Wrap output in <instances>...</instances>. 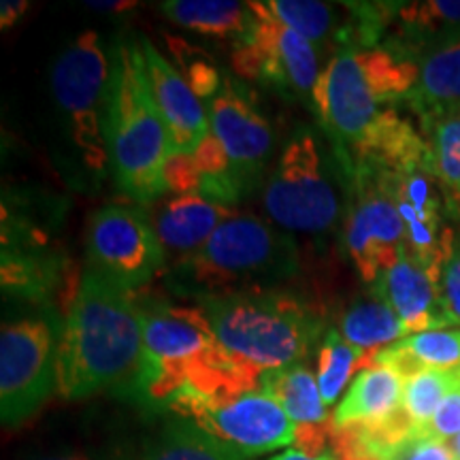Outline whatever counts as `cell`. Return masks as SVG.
<instances>
[{
  "instance_id": "obj_1",
  "label": "cell",
  "mask_w": 460,
  "mask_h": 460,
  "mask_svg": "<svg viewBox=\"0 0 460 460\" xmlns=\"http://www.w3.org/2000/svg\"><path fill=\"white\" fill-rule=\"evenodd\" d=\"M143 324V352L130 393L166 405L181 390L224 399L258 390L261 379L239 367L200 307L135 295Z\"/></svg>"
},
{
  "instance_id": "obj_2",
  "label": "cell",
  "mask_w": 460,
  "mask_h": 460,
  "mask_svg": "<svg viewBox=\"0 0 460 460\" xmlns=\"http://www.w3.org/2000/svg\"><path fill=\"white\" fill-rule=\"evenodd\" d=\"M132 295L88 269L75 288L58 339L56 393L75 401L132 384L143 352Z\"/></svg>"
},
{
  "instance_id": "obj_3",
  "label": "cell",
  "mask_w": 460,
  "mask_h": 460,
  "mask_svg": "<svg viewBox=\"0 0 460 460\" xmlns=\"http://www.w3.org/2000/svg\"><path fill=\"white\" fill-rule=\"evenodd\" d=\"M298 271L295 239L256 216L233 214L192 254L175 262L169 288L186 298L275 290Z\"/></svg>"
},
{
  "instance_id": "obj_4",
  "label": "cell",
  "mask_w": 460,
  "mask_h": 460,
  "mask_svg": "<svg viewBox=\"0 0 460 460\" xmlns=\"http://www.w3.org/2000/svg\"><path fill=\"white\" fill-rule=\"evenodd\" d=\"M107 146L115 183L139 203L169 192L166 160L172 154L166 124L149 88L139 43H122L109 84Z\"/></svg>"
},
{
  "instance_id": "obj_5",
  "label": "cell",
  "mask_w": 460,
  "mask_h": 460,
  "mask_svg": "<svg viewBox=\"0 0 460 460\" xmlns=\"http://www.w3.org/2000/svg\"><path fill=\"white\" fill-rule=\"evenodd\" d=\"M199 305L226 354L258 379L298 365L322 331V320L307 305L278 288L211 296Z\"/></svg>"
},
{
  "instance_id": "obj_6",
  "label": "cell",
  "mask_w": 460,
  "mask_h": 460,
  "mask_svg": "<svg viewBox=\"0 0 460 460\" xmlns=\"http://www.w3.org/2000/svg\"><path fill=\"white\" fill-rule=\"evenodd\" d=\"M420 66L393 49L348 48L337 54L315 82L312 102L322 126L348 152L396 101L410 96Z\"/></svg>"
},
{
  "instance_id": "obj_7",
  "label": "cell",
  "mask_w": 460,
  "mask_h": 460,
  "mask_svg": "<svg viewBox=\"0 0 460 460\" xmlns=\"http://www.w3.org/2000/svg\"><path fill=\"white\" fill-rule=\"evenodd\" d=\"M109 58L99 32L84 31L66 45L51 68V92L60 107L77 149L90 172L107 169V107H109Z\"/></svg>"
},
{
  "instance_id": "obj_8",
  "label": "cell",
  "mask_w": 460,
  "mask_h": 460,
  "mask_svg": "<svg viewBox=\"0 0 460 460\" xmlns=\"http://www.w3.org/2000/svg\"><path fill=\"white\" fill-rule=\"evenodd\" d=\"M169 407L211 437L234 460L256 458L295 444L296 424L262 390L209 399L186 388Z\"/></svg>"
},
{
  "instance_id": "obj_9",
  "label": "cell",
  "mask_w": 460,
  "mask_h": 460,
  "mask_svg": "<svg viewBox=\"0 0 460 460\" xmlns=\"http://www.w3.org/2000/svg\"><path fill=\"white\" fill-rule=\"evenodd\" d=\"M269 220L288 233L322 234L335 226L339 197L314 132L298 130L286 143L264 186Z\"/></svg>"
},
{
  "instance_id": "obj_10",
  "label": "cell",
  "mask_w": 460,
  "mask_h": 460,
  "mask_svg": "<svg viewBox=\"0 0 460 460\" xmlns=\"http://www.w3.org/2000/svg\"><path fill=\"white\" fill-rule=\"evenodd\" d=\"M56 324L43 315L13 320L0 332V416L4 427L26 422L56 390Z\"/></svg>"
},
{
  "instance_id": "obj_11",
  "label": "cell",
  "mask_w": 460,
  "mask_h": 460,
  "mask_svg": "<svg viewBox=\"0 0 460 460\" xmlns=\"http://www.w3.org/2000/svg\"><path fill=\"white\" fill-rule=\"evenodd\" d=\"M88 264L128 295H137L164 264V247L152 220L139 209L107 205L88 226Z\"/></svg>"
},
{
  "instance_id": "obj_12",
  "label": "cell",
  "mask_w": 460,
  "mask_h": 460,
  "mask_svg": "<svg viewBox=\"0 0 460 460\" xmlns=\"http://www.w3.org/2000/svg\"><path fill=\"white\" fill-rule=\"evenodd\" d=\"M254 24L234 43L233 71L243 79L273 85L279 92L312 99L318 82V54L312 41L269 15L264 3H250Z\"/></svg>"
},
{
  "instance_id": "obj_13",
  "label": "cell",
  "mask_w": 460,
  "mask_h": 460,
  "mask_svg": "<svg viewBox=\"0 0 460 460\" xmlns=\"http://www.w3.org/2000/svg\"><path fill=\"white\" fill-rule=\"evenodd\" d=\"M354 197L345 220V247L356 271L376 286L405 254V226L379 172L349 171Z\"/></svg>"
},
{
  "instance_id": "obj_14",
  "label": "cell",
  "mask_w": 460,
  "mask_h": 460,
  "mask_svg": "<svg viewBox=\"0 0 460 460\" xmlns=\"http://www.w3.org/2000/svg\"><path fill=\"white\" fill-rule=\"evenodd\" d=\"M211 135L220 141L230 160L233 177L241 192L254 186L264 160L273 147L271 126L243 88L224 77L222 88L205 102Z\"/></svg>"
},
{
  "instance_id": "obj_15",
  "label": "cell",
  "mask_w": 460,
  "mask_h": 460,
  "mask_svg": "<svg viewBox=\"0 0 460 460\" xmlns=\"http://www.w3.org/2000/svg\"><path fill=\"white\" fill-rule=\"evenodd\" d=\"M139 48L154 101L169 130L171 149L175 154H194L211 132L205 105L149 39H141Z\"/></svg>"
},
{
  "instance_id": "obj_16",
  "label": "cell",
  "mask_w": 460,
  "mask_h": 460,
  "mask_svg": "<svg viewBox=\"0 0 460 460\" xmlns=\"http://www.w3.org/2000/svg\"><path fill=\"white\" fill-rule=\"evenodd\" d=\"M373 295L384 298L394 309L405 324L407 337L410 332L418 335V332L446 329L439 301V281L405 254L377 279Z\"/></svg>"
},
{
  "instance_id": "obj_17",
  "label": "cell",
  "mask_w": 460,
  "mask_h": 460,
  "mask_svg": "<svg viewBox=\"0 0 460 460\" xmlns=\"http://www.w3.org/2000/svg\"><path fill=\"white\" fill-rule=\"evenodd\" d=\"M230 216L233 214L228 207L209 203L199 194H175L158 207L152 224L164 250L188 256L197 252Z\"/></svg>"
},
{
  "instance_id": "obj_18",
  "label": "cell",
  "mask_w": 460,
  "mask_h": 460,
  "mask_svg": "<svg viewBox=\"0 0 460 460\" xmlns=\"http://www.w3.org/2000/svg\"><path fill=\"white\" fill-rule=\"evenodd\" d=\"M371 365L388 367L405 379L424 371H460V329H437L402 337L373 356Z\"/></svg>"
},
{
  "instance_id": "obj_19",
  "label": "cell",
  "mask_w": 460,
  "mask_h": 460,
  "mask_svg": "<svg viewBox=\"0 0 460 460\" xmlns=\"http://www.w3.org/2000/svg\"><path fill=\"white\" fill-rule=\"evenodd\" d=\"M402 390H405V379L399 373L388 367L369 365L354 379L348 394L332 413L335 427L379 422L388 418L402 405Z\"/></svg>"
},
{
  "instance_id": "obj_20",
  "label": "cell",
  "mask_w": 460,
  "mask_h": 460,
  "mask_svg": "<svg viewBox=\"0 0 460 460\" xmlns=\"http://www.w3.org/2000/svg\"><path fill=\"white\" fill-rule=\"evenodd\" d=\"M407 102L422 115L424 124L435 115L460 109V34L424 58Z\"/></svg>"
},
{
  "instance_id": "obj_21",
  "label": "cell",
  "mask_w": 460,
  "mask_h": 460,
  "mask_svg": "<svg viewBox=\"0 0 460 460\" xmlns=\"http://www.w3.org/2000/svg\"><path fill=\"white\" fill-rule=\"evenodd\" d=\"M160 13L175 26L205 37L234 39V43L241 41L254 24L250 3L228 0H166L160 4Z\"/></svg>"
},
{
  "instance_id": "obj_22",
  "label": "cell",
  "mask_w": 460,
  "mask_h": 460,
  "mask_svg": "<svg viewBox=\"0 0 460 460\" xmlns=\"http://www.w3.org/2000/svg\"><path fill=\"white\" fill-rule=\"evenodd\" d=\"M258 390L271 394L296 427L298 424H322L332 418L322 401L318 377L303 362L286 367V369L262 373Z\"/></svg>"
},
{
  "instance_id": "obj_23",
  "label": "cell",
  "mask_w": 460,
  "mask_h": 460,
  "mask_svg": "<svg viewBox=\"0 0 460 460\" xmlns=\"http://www.w3.org/2000/svg\"><path fill=\"white\" fill-rule=\"evenodd\" d=\"M339 332L345 341L371 354H377L388 343L393 345L407 335L402 320L377 295L371 298H358L349 305L341 315Z\"/></svg>"
},
{
  "instance_id": "obj_24",
  "label": "cell",
  "mask_w": 460,
  "mask_h": 460,
  "mask_svg": "<svg viewBox=\"0 0 460 460\" xmlns=\"http://www.w3.org/2000/svg\"><path fill=\"white\" fill-rule=\"evenodd\" d=\"M373 356L376 354L365 352V349L345 341L339 331L332 329L326 332L318 354V386L326 407L337 402L352 373L360 367L367 369L373 362Z\"/></svg>"
},
{
  "instance_id": "obj_25",
  "label": "cell",
  "mask_w": 460,
  "mask_h": 460,
  "mask_svg": "<svg viewBox=\"0 0 460 460\" xmlns=\"http://www.w3.org/2000/svg\"><path fill=\"white\" fill-rule=\"evenodd\" d=\"M430 149H433V169L447 200L460 207V109L435 115L429 119Z\"/></svg>"
},
{
  "instance_id": "obj_26",
  "label": "cell",
  "mask_w": 460,
  "mask_h": 460,
  "mask_svg": "<svg viewBox=\"0 0 460 460\" xmlns=\"http://www.w3.org/2000/svg\"><path fill=\"white\" fill-rule=\"evenodd\" d=\"M396 15L401 22V32L413 45L439 41L441 37L456 39L460 34V0L399 4Z\"/></svg>"
},
{
  "instance_id": "obj_27",
  "label": "cell",
  "mask_w": 460,
  "mask_h": 460,
  "mask_svg": "<svg viewBox=\"0 0 460 460\" xmlns=\"http://www.w3.org/2000/svg\"><path fill=\"white\" fill-rule=\"evenodd\" d=\"M141 460H234L211 437L188 420L169 424L158 439L147 446Z\"/></svg>"
},
{
  "instance_id": "obj_28",
  "label": "cell",
  "mask_w": 460,
  "mask_h": 460,
  "mask_svg": "<svg viewBox=\"0 0 460 460\" xmlns=\"http://www.w3.org/2000/svg\"><path fill=\"white\" fill-rule=\"evenodd\" d=\"M269 15L307 41H322L337 24V7L315 0H267Z\"/></svg>"
},
{
  "instance_id": "obj_29",
  "label": "cell",
  "mask_w": 460,
  "mask_h": 460,
  "mask_svg": "<svg viewBox=\"0 0 460 460\" xmlns=\"http://www.w3.org/2000/svg\"><path fill=\"white\" fill-rule=\"evenodd\" d=\"M166 49L177 65V73L181 75L183 82L190 85V90L199 96V101H211L220 92L224 77H220L214 58L197 45L188 43L186 39L164 34Z\"/></svg>"
},
{
  "instance_id": "obj_30",
  "label": "cell",
  "mask_w": 460,
  "mask_h": 460,
  "mask_svg": "<svg viewBox=\"0 0 460 460\" xmlns=\"http://www.w3.org/2000/svg\"><path fill=\"white\" fill-rule=\"evenodd\" d=\"M458 384L460 376L450 371H424L407 379L402 390V407L418 424L420 433L429 427L441 402Z\"/></svg>"
},
{
  "instance_id": "obj_31",
  "label": "cell",
  "mask_w": 460,
  "mask_h": 460,
  "mask_svg": "<svg viewBox=\"0 0 460 460\" xmlns=\"http://www.w3.org/2000/svg\"><path fill=\"white\" fill-rule=\"evenodd\" d=\"M56 271L54 261L26 256L9 247L3 250V288L11 295L45 296L56 284Z\"/></svg>"
},
{
  "instance_id": "obj_32",
  "label": "cell",
  "mask_w": 460,
  "mask_h": 460,
  "mask_svg": "<svg viewBox=\"0 0 460 460\" xmlns=\"http://www.w3.org/2000/svg\"><path fill=\"white\" fill-rule=\"evenodd\" d=\"M439 301L446 326L460 324V243L454 250L439 273Z\"/></svg>"
},
{
  "instance_id": "obj_33",
  "label": "cell",
  "mask_w": 460,
  "mask_h": 460,
  "mask_svg": "<svg viewBox=\"0 0 460 460\" xmlns=\"http://www.w3.org/2000/svg\"><path fill=\"white\" fill-rule=\"evenodd\" d=\"M456 435H460V384L446 396L429 427L422 430V437L437 441L454 439Z\"/></svg>"
},
{
  "instance_id": "obj_34",
  "label": "cell",
  "mask_w": 460,
  "mask_h": 460,
  "mask_svg": "<svg viewBox=\"0 0 460 460\" xmlns=\"http://www.w3.org/2000/svg\"><path fill=\"white\" fill-rule=\"evenodd\" d=\"M164 180L175 194H199L200 175L192 154L172 152L164 166Z\"/></svg>"
},
{
  "instance_id": "obj_35",
  "label": "cell",
  "mask_w": 460,
  "mask_h": 460,
  "mask_svg": "<svg viewBox=\"0 0 460 460\" xmlns=\"http://www.w3.org/2000/svg\"><path fill=\"white\" fill-rule=\"evenodd\" d=\"M390 460H456L447 446V441L429 439V437H416L407 441Z\"/></svg>"
},
{
  "instance_id": "obj_36",
  "label": "cell",
  "mask_w": 460,
  "mask_h": 460,
  "mask_svg": "<svg viewBox=\"0 0 460 460\" xmlns=\"http://www.w3.org/2000/svg\"><path fill=\"white\" fill-rule=\"evenodd\" d=\"M26 11L28 3H24V0H3V4H0V28L7 31Z\"/></svg>"
},
{
  "instance_id": "obj_37",
  "label": "cell",
  "mask_w": 460,
  "mask_h": 460,
  "mask_svg": "<svg viewBox=\"0 0 460 460\" xmlns=\"http://www.w3.org/2000/svg\"><path fill=\"white\" fill-rule=\"evenodd\" d=\"M88 4L90 9H94V11H99V13H126V11H130V9H135L137 7V3L135 0H111V3H85Z\"/></svg>"
},
{
  "instance_id": "obj_38",
  "label": "cell",
  "mask_w": 460,
  "mask_h": 460,
  "mask_svg": "<svg viewBox=\"0 0 460 460\" xmlns=\"http://www.w3.org/2000/svg\"><path fill=\"white\" fill-rule=\"evenodd\" d=\"M271 460H341V456L335 452H324V454H305L301 450H288L284 454H279V456H273Z\"/></svg>"
},
{
  "instance_id": "obj_39",
  "label": "cell",
  "mask_w": 460,
  "mask_h": 460,
  "mask_svg": "<svg viewBox=\"0 0 460 460\" xmlns=\"http://www.w3.org/2000/svg\"><path fill=\"white\" fill-rule=\"evenodd\" d=\"M447 446H450V450H452V454H454V458L460 460V435L454 437V439H452L450 444H447Z\"/></svg>"
},
{
  "instance_id": "obj_40",
  "label": "cell",
  "mask_w": 460,
  "mask_h": 460,
  "mask_svg": "<svg viewBox=\"0 0 460 460\" xmlns=\"http://www.w3.org/2000/svg\"><path fill=\"white\" fill-rule=\"evenodd\" d=\"M48 460H90V458L82 456V454H73V456H60V458H48Z\"/></svg>"
},
{
  "instance_id": "obj_41",
  "label": "cell",
  "mask_w": 460,
  "mask_h": 460,
  "mask_svg": "<svg viewBox=\"0 0 460 460\" xmlns=\"http://www.w3.org/2000/svg\"><path fill=\"white\" fill-rule=\"evenodd\" d=\"M458 376H460V371H458Z\"/></svg>"
}]
</instances>
